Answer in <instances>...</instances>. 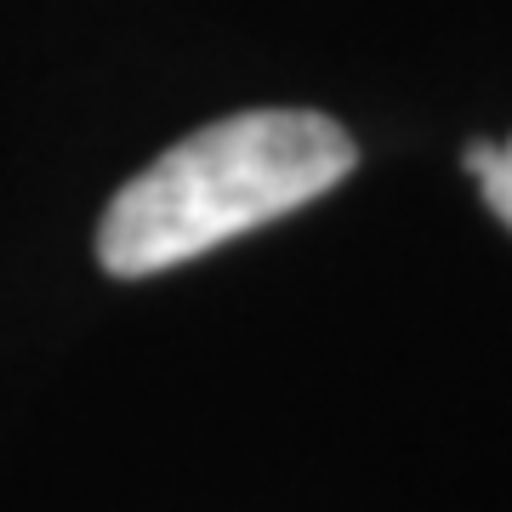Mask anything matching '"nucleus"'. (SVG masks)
<instances>
[{"label":"nucleus","mask_w":512,"mask_h":512,"mask_svg":"<svg viewBox=\"0 0 512 512\" xmlns=\"http://www.w3.org/2000/svg\"><path fill=\"white\" fill-rule=\"evenodd\" d=\"M359 160L353 137L313 109H251L183 137L114 194L97 256L120 279L165 274L296 205L319 200Z\"/></svg>","instance_id":"f257e3e1"},{"label":"nucleus","mask_w":512,"mask_h":512,"mask_svg":"<svg viewBox=\"0 0 512 512\" xmlns=\"http://www.w3.org/2000/svg\"><path fill=\"white\" fill-rule=\"evenodd\" d=\"M467 171L484 183L490 211L512 228V137H507V143H473V148H467Z\"/></svg>","instance_id":"f03ea898"}]
</instances>
